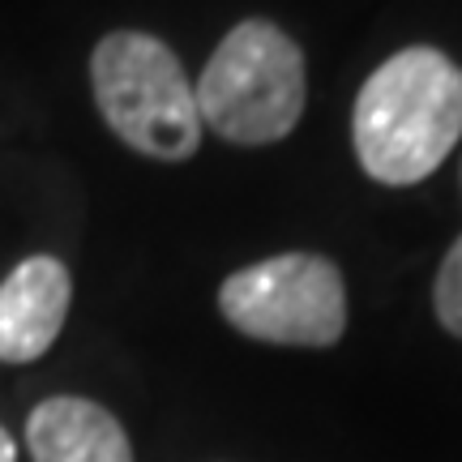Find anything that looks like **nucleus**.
Returning <instances> with one entry per match:
<instances>
[{
    "label": "nucleus",
    "mask_w": 462,
    "mask_h": 462,
    "mask_svg": "<svg viewBox=\"0 0 462 462\" xmlns=\"http://www.w3.org/2000/svg\"><path fill=\"white\" fill-rule=\"evenodd\" d=\"M462 137V69L441 48H402L356 95L351 142L381 184H420Z\"/></svg>",
    "instance_id": "obj_1"
},
{
    "label": "nucleus",
    "mask_w": 462,
    "mask_h": 462,
    "mask_svg": "<svg viewBox=\"0 0 462 462\" xmlns=\"http://www.w3.org/2000/svg\"><path fill=\"white\" fill-rule=\"evenodd\" d=\"M193 95L201 129H210L231 146L282 142L300 125L309 99L304 51L282 26L248 17L223 34Z\"/></svg>",
    "instance_id": "obj_2"
},
{
    "label": "nucleus",
    "mask_w": 462,
    "mask_h": 462,
    "mask_svg": "<svg viewBox=\"0 0 462 462\" xmlns=\"http://www.w3.org/2000/svg\"><path fill=\"white\" fill-rule=\"evenodd\" d=\"M90 90L107 129L129 150L159 163H180L198 154V95L180 56L159 34H103L90 51Z\"/></svg>",
    "instance_id": "obj_3"
},
{
    "label": "nucleus",
    "mask_w": 462,
    "mask_h": 462,
    "mask_svg": "<svg viewBox=\"0 0 462 462\" xmlns=\"http://www.w3.org/2000/svg\"><path fill=\"white\" fill-rule=\"evenodd\" d=\"M218 313L257 343L334 346L346 330V282L321 253H279L227 274Z\"/></svg>",
    "instance_id": "obj_4"
},
{
    "label": "nucleus",
    "mask_w": 462,
    "mask_h": 462,
    "mask_svg": "<svg viewBox=\"0 0 462 462\" xmlns=\"http://www.w3.org/2000/svg\"><path fill=\"white\" fill-rule=\"evenodd\" d=\"M73 279L51 253H34L0 282V364H34L69 321Z\"/></svg>",
    "instance_id": "obj_5"
},
{
    "label": "nucleus",
    "mask_w": 462,
    "mask_h": 462,
    "mask_svg": "<svg viewBox=\"0 0 462 462\" xmlns=\"http://www.w3.org/2000/svg\"><path fill=\"white\" fill-rule=\"evenodd\" d=\"M26 449L34 462H133L125 424L78 394L43 398L26 415Z\"/></svg>",
    "instance_id": "obj_6"
},
{
    "label": "nucleus",
    "mask_w": 462,
    "mask_h": 462,
    "mask_svg": "<svg viewBox=\"0 0 462 462\" xmlns=\"http://www.w3.org/2000/svg\"><path fill=\"white\" fill-rule=\"evenodd\" d=\"M432 304H437V321H441L454 338H462V236L449 245L446 262H441V270H437Z\"/></svg>",
    "instance_id": "obj_7"
},
{
    "label": "nucleus",
    "mask_w": 462,
    "mask_h": 462,
    "mask_svg": "<svg viewBox=\"0 0 462 462\" xmlns=\"http://www.w3.org/2000/svg\"><path fill=\"white\" fill-rule=\"evenodd\" d=\"M0 462H17V446H14V437L0 429Z\"/></svg>",
    "instance_id": "obj_8"
}]
</instances>
